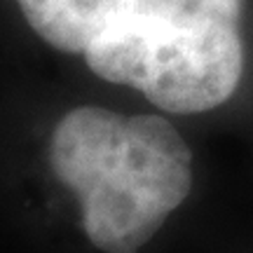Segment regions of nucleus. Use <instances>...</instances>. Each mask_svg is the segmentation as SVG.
Instances as JSON below:
<instances>
[{
  "mask_svg": "<svg viewBox=\"0 0 253 253\" xmlns=\"http://www.w3.org/2000/svg\"><path fill=\"white\" fill-rule=\"evenodd\" d=\"M49 164L78 195L84 235L103 253H138L192 188V153L160 115L80 106L56 125Z\"/></svg>",
  "mask_w": 253,
  "mask_h": 253,
  "instance_id": "nucleus-1",
  "label": "nucleus"
},
{
  "mask_svg": "<svg viewBox=\"0 0 253 253\" xmlns=\"http://www.w3.org/2000/svg\"><path fill=\"white\" fill-rule=\"evenodd\" d=\"M239 14L242 0H141L84 49V59L99 78L143 91L167 113H204L242 80Z\"/></svg>",
  "mask_w": 253,
  "mask_h": 253,
  "instance_id": "nucleus-2",
  "label": "nucleus"
},
{
  "mask_svg": "<svg viewBox=\"0 0 253 253\" xmlns=\"http://www.w3.org/2000/svg\"><path fill=\"white\" fill-rule=\"evenodd\" d=\"M31 28L61 52L84 54L96 38L131 17L141 0H17Z\"/></svg>",
  "mask_w": 253,
  "mask_h": 253,
  "instance_id": "nucleus-3",
  "label": "nucleus"
}]
</instances>
